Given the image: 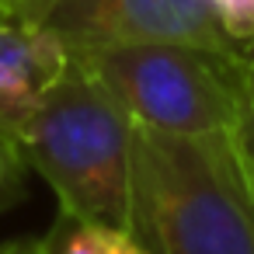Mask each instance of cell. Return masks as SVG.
<instances>
[{"instance_id": "cell-9", "label": "cell", "mask_w": 254, "mask_h": 254, "mask_svg": "<svg viewBox=\"0 0 254 254\" xmlns=\"http://www.w3.org/2000/svg\"><path fill=\"white\" fill-rule=\"evenodd\" d=\"M53 7V0H0V14H11L32 25H42L46 11Z\"/></svg>"}, {"instance_id": "cell-7", "label": "cell", "mask_w": 254, "mask_h": 254, "mask_svg": "<svg viewBox=\"0 0 254 254\" xmlns=\"http://www.w3.org/2000/svg\"><path fill=\"white\" fill-rule=\"evenodd\" d=\"M209 7L219 21V28L226 32V39L251 53L254 49V0H209Z\"/></svg>"}, {"instance_id": "cell-4", "label": "cell", "mask_w": 254, "mask_h": 254, "mask_svg": "<svg viewBox=\"0 0 254 254\" xmlns=\"http://www.w3.org/2000/svg\"><path fill=\"white\" fill-rule=\"evenodd\" d=\"M66 53H91L143 42L233 46L209 0H53L42 18Z\"/></svg>"}, {"instance_id": "cell-5", "label": "cell", "mask_w": 254, "mask_h": 254, "mask_svg": "<svg viewBox=\"0 0 254 254\" xmlns=\"http://www.w3.org/2000/svg\"><path fill=\"white\" fill-rule=\"evenodd\" d=\"M66 63L70 53L53 32L0 14V143L14 153H21L28 122Z\"/></svg>"}, {"instance_id": "cell-2", "label": "cell", "mask_w": 254, "mask_h": 254, "mask_svg": "<svg viewBox=\"0 0 254 254\" xmlns=\"http://www.w3.org/2000/svg\"><path fill=\"white\" fill-rule=\"evenodd\" d=\"M132 119L77 60L46 91L21 139V157L56 191L60 212L129 230Z\"/></svg>"}, {"instance_id": "cell-6", "label": "cell", "mask_w": 254, "mask_h": 254, "mask_svg": "<svg viewBox=\"0 0 254 254\" xmlns=\"http://www.w3.org/2000/svg\"><path fill=\"white\" fill-rule=\"evenodd\" d=\"M42 240L46 254H146V247L132 237V230L94 223L70 212H60V219Z\"/></svg>"}, {"instance_id": "cell-8", "label": "cell", "mask_w": 254, "mask_h": 254, "mask_svg": "<svg viewBox=\"0 0 254 254\" xmlns=\"http://www.w3.org/2000/svg\"><path fill=\"white\" fill-rule=\"evenodd\" d=\"M25 160H21V153H14L11 146H4L0 143V209H7V205H14L18 198H21V191H25Z\"/></svg>"}, {"instance_id": "cell-10", "label": "cell", "mask_w": 254, "mask_h": 254, "mask_svg": "<svg viewBox=\"0 0 254 254\" xmlns=\"http://www.w3.org/2000/svg\"><path fill=\"white\" fill-rule=\"evenodd\" d=\"M247 56H251V87H247V108H244V119H240L237 132H240V139H244V146L254 160V49Z\"/></svg>"}, {"instance_id": "cell-11", "label": "cell", "mask_w": 254, "mask_h": 254, "mask_svg": "<svg viewBox=\"0 0 254 254\" xmlns=\"http://www.w3.org/2000/svg\"><path fill=\"white\" fill-rule=\"evenodd\" d=\"M0 254H46V240L42 237H18V240H4Z\"/></svg>"}, {"instance_id": "cell-3", "label": "cell", "mask_w": 254, "mask_h": 254, "mask_svg": "<svg viewBox=\"0 0 254 254\" xmlns=\"http://www.w3.org/2000/svg\"><path fill=\"white\" fill-rule=\"evenodd\" d=\"M77 56L129 112L136 126L160 132L237 129L247 108L251 56L237 46L143 42Z\"/></svg>"}, {"instance_id": "cell-1", "label": "cell", "mask_w": 254, "mask_h": 254, "mask_svg": "<svg viewBox=\"0 0 254 254\" xmlns=\"http://www.w3.org/2000/svg\"><path fill=\"white\" fill-rule=\"evenodd\" d=\"M129 230L146 254H254V160L240 132L132 126Z\"/></svg>"}]
</instances>
